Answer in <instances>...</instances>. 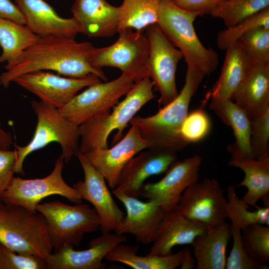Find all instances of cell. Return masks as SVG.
Listing matches in <instances>:
<instances>
[{"label":"cell","instance_id":"20","mask_svg":"<svg viewBox=\"0 0 269 269\" xmlns=\"http://www.w3.org/2000/svg\"><path fill=\"white\" fill-rule=\"evenodd\" d=\"M71 11L79 33L89 37H105L118 32L119 6L106 0H74Z\"/></svg>","mask_w":269,"mask_h":269},{"label":"cell","instance_id":"12","mask_svg":"<svg viewBox=\"0 0 269 269\" xmlns=\"http://www.w3.org/2000/svg\"><path fill=\"white\" fill-rule=\"evenodd\" d=\"M227 204L219 182L205 178L187 187L176 209L185 218L212 228L226 222Z\"/></svg>","mask_w":269,"mask_h":269},{"label":"cell","instance_id":"30","mask_svg":"<svg viewBox=\"0 0 269 269\" xmlns=\"http://www.w3.org/2000/svg\"><path fill=\"white\" fill-rule=\"evenodd\" d=\"M119 7L118 33L125 29L142 31L157 23L159 0H123Z\"/></svg>","mask_w":269,"mask_h":269},{"label":"cell","instance_id":"41","mask_svg":"<svg viewBox=\"0 0 269 269\" xmlns=\"http://www.w3.org/2000/svg\"><path fill=\"white\" fill-rule=\"evenodd\" d=\"M226 0H173L178 6L190 11H202L207 14L212 8Z\"/></svg>","mask_w":269,"mask_h":269},{"label":"cell","instance_id":"34","mask_svg":"<svg viewBox=\"0 0 269 269\" xmlns=\"http://www.w3.org/2000/svg\"><path fill=\"white\" fill-rule=\"evenodd\" d=\"M269 28V7L239 22L234 26L221 30L217 36L218 48L226 50L244 34L256 28Z\"/></svg>","mask_w":269,"mask_h":269},{"label":"cell","instance_id":"18","mask_svg":"<svg viewBox=\"0 0 269 269\" xmlns=\"http://www.w3.org/2000/svg\"><path fill=\"white\" fill-rule=\"evenodd\" d=\"M176 152L165 149L148 148L131 158L122 169L116 189L131 197L141 196L144 181L166 172L176 161Z\"/></svg>","mask_w":269,"mask_h":269},{"label":"cell","instance_id":"37","mask_svg":"<svg viewBox=\"0 0 269 269\" xmlns=\"http://www.w3.org/2000/svg\"><path fill=\"white\" fill-rule=\"evenodd\" d=\"M250 145L256 159L269 155V108L250 120Z\"/></svg>","mask_w":269,"mask_h":269},{"label":"cell","instance_id":"15","mask_svg":"<svg viewBox=\"0 0 269 269\" xmlns=\"http://www.w3.org/2000/svg\"><path fill=\"white\" fill-rule=\"evenodd\" d=\"M202 160L195 155L176 161L161 180L143 185L141 196L156 203L165 212L176 209L184 190L198 181Z\"/></svg>","mask_w":269,"mask_h":269},{"label":"cell","instance_id":"13","mask_svg":"<svg viewBox=\"0 0 269 269\" xmlns=\"http://www.w3.org/2000/svg\"><path fill=\"white\" fill-rule=\"evenodd\" d=\"M101 82L94 75L82 78L64 77L42 70L21 75L12 81L38 97L45 104L58 109L83 88Z\"/></svg>","mask_w":269,"mask_h":269},{"label":"cell","instance_id":"16","mask_svg":"<svg viewBox=\"0 0 269 269\" xmlns=\"http://www.w3.org/2000/svg\"><path fill=\"white\" fill-rule=\"evenodd\" d=\"M147 141L134 125L119 141L111 147L99 148L83 153L87 161L105 178L112 189L116 188L120 173L130 159L149 148Z\"/></svg>","mask_w":269,"mask_h":269},{"label":"cell","instance_id":"9","mask_svg":"<svg viewBox=\"0 0 269 269\" xmlns=\"http://www.w3.org/2000/svg\"><path fill=\"white\" fill-rule=\"evenodd\" d=\"M64 162L61 154L51 173L44 178L25 179L13 177L0 198L6 203L20 206L33 213H36V206L43 198L54 195L63 196L75 204H81L83 199L79 193L63 178Z\"/></svg>","mask_w":269,"mask_h":269},{"label":"cell","instance_id":"27","mask_svg":"<svg viewBox=\"0 0 269 269\" xmlns=\"http://www.w3.org/2000/svg\"><path fill=\"white\" fill-rule=\"evenodd\" d=\"M229 165L241 169L244 178L237 186H245L247 192L241 198L248 206L257 207L258 202L269 196V155L258 159H230Z\"/></svg>","mask_w":269,"mask_h":269},{"label":"cell","instance_id":"44","mask_svg":"<svg viewBox=\"0 0 269 269\" xmlns=\"http://www.w3.org/2000/svg\"><path fill=\"white\" fill-rule=\"evenodd\" d=\"M12 143V136L10 133L1 128L0 125V148L8 149Z\"/></svg>","mask_w":269,"mask_h":269},{"label":"cell","instance_id":"3","mask_svg":"<svg viewBox=\"0 0 269 269\" xmlns=\"http://www.w3.org/2000/svg\"><path fill=\"white\" fill-rule=\"evenodd\" d=\"M205 13L202 11H190L176 5L173 0H159L157 24L161 31L183 55L187 67L209 75L217 69V53L205 47L195 32L193 22L197 17Z\"/></svg>","mask_w":269,"mask_h":269},{"label":"cell","instance_id":"11","mask_svg":"<svg viewBox=\"0 0 269 269\" xmlns=\"http://www.w3.org/2000/svg\"><path fill=\"white\" fill-rule=\"evenodd\" d=\"M145 29L150 43L148 77L153 83L154 92L160 94L159 106L164 107L178 95L176 72L183 55L170 42L156 23Z\"/></svg>","mask_w":269,"mask_h":269},{"label":"cell","instance_id":"7","mask_svg":"<svg viewBox=\"0 0 269 269\" xmlns=\"http://www.w3.org/2000/svg\"><path fill=\"white\" fill-rule=\"evenodd\" d=\"M36 210L45 219L54 251L67 244L79 246L85 234L100 227L96 210L88 204L71 206L54 201L39 203Z\"/></svg>","mask_w":269,"mask_h":269},{"label":"cell","instance_id":"24","mask_svg":"<svg viewBox=\"0 0 269 269\" xmlns=\"http://www.w3.org/2000/svg\"><path fill=\"white\" fill-rule=\"evenodd\" d=\"M209 108L233 130L235 141L227 146L230 159L255 158L250 145V120L246 113L231 99H211Z\"/></svg>","mask_w":269,"mask_h":269},{"label":"cell","instance_id":"39","mask_svg":"<svg viewBox=\"0 0 269 269\" xmlns=\"http://www.w3.org/2000/svg\"><path fill=\"white\" fill-rule=\"evenodd\" d=\"M232 248L226 259V269H267L268 267L253 261L245 250L241 239V231L231 226Z\"/></svg>","mask_w":269,"mask_h":269},{"label":"cell","instance_id":"25","mask_svg":"<svg viewBox=\"0 0 269 269\" xmlns=\"http://www.w3.org/2000/svg\"><path fill=\"white\" fill-rule=\"evenodd\" d=\"M252 61L237 41L226 50L221 72L206 99H231L248 74Z\"/></svg>","mask_w":269,"mask_h":269},{"label":"cell","instance_id":"5","mask_svg":"<svg viewBox=\"0 0 269 269\" xmlns=\"http://www.w3.org/2000/svg\"><path fill=\"white\" fill-rule=\"evenodd\" d=\"M0 243L17 253L34 255L44 259L53 249L42 214L6 203L0 198Z\"/></svg>","mask_w":269,"mask_h":269},{"label":"cell","instance_id":"26","mask_svg":"<svg viewBox=\"0 0 269 269\" xmlns=\"http://www.w3.org/2000/svg\"><path fill=\"white\" fill-rule=\"evenodd\" d=\"M231 237V225L226 222L197 236L191 244L196 269H225L226 251Z\"/></svg>","mask_w":269,"mask_h":269},{"label":"cell","instance_id":"32","mask_svg":"<svg viewBox=\"0 0 269 269\" xmlns=\"http://www.w3.org/2000/svg\"><path fill=\"white\" fill-rule=\"evenodd\" d=\"M268 7L269 0H226L207 14L222 19L229 27Z\"/></svg>","mask_w":269,"mask_h":269},{"label":"cell","instance_id":"29","mask_svg":"<svg viewBox=\"0 0 269 269\" xmlns=\"http://www.w3.org/2000/svg\"><path fill=\"white\" fill-rule=\"evenodd\" d=\"M39 37L26 25L0 17V63H11Z\"/></svg>","mask_w":269,"mask_h":269},{"label":"cell","instance_id":"21","mask_svg":"<svg viewBox=\"0 0 269 269\" xmlns=\"http://www.w3.org/2000/svg\"><path fill=\"white\" fill-rule=\"evenodd\" d=\"M25 19V25L39 36H57L74 39L79 33L73 18L60 16L44 0H14Z\"/></svg>","mask_w":269,"mask_h":269},{"label":"cell","instance_id":"6","mask_svg":"<svg viewBox=\"0 0 269 269\" xmlns=\"http://www.w3.org/2000/svg\"><path fill=\"white\" fill-rule=\"evenodd\" d=\"M37 117L33 136L26 145H15L17 159L15 173L24 174L23 164L31 153L42 148L51 142L59 144L64 162L68 163L79 150L80 134L78 127L73 125L60 113L58 109L50 107L42 101L31 102Z\"/></svg>","mask_w":269,"mask_h":269},{"label":"cell","instance_id":"14","mask_svg":"<svg viewBox=\"0 0 269 269\" xmlns=\"http://www.w3.org/2000/svg\"><path fill=\"white\" fill-rule=\"evenodd\" d=\"M75 155L83 170L84 180L73 184L72 187L83 199L93 206L100 221L102 233H111L112 231L116 233L122 225L125 213L113 198L103 176L79 150Z\"/></svg>","mask_w":269,"mask_h":269},{"label":"cell","instance_id":"4","mask_svg":"<svg viewBox=\"0 0 269 269\" xmlns=\"http://www.w3.org/2000/svg\"><path fill=\"white\" fill-rule=\"evenodd\" d=\"M153 87L151 79L144 78L134 83L125 98L113 107L112 112L103 113L80 125L79 150L85 153L96 148H107L109 136L115 130L117 133L113 142L119 141L124 129L136 113L155 98Z\"/></svg>","mask_w":269,"mask_h":269},{"label":"cell","instance_id":"38","mask_svg":"<svg viewBox=\"0 0 269 269\" xmlns=\"http://www.w3.org/2000/svg\"><path fill=\"white\" fill-rule=\"evenodd\" d=\"M46 260L36 255L14 252L0 243V269H45Z\"/></svg>","mask_w":269,"mask_h":269},{"label":"cell","instance_id":"42","mask_svg":"<svg viewBox=\"0 0 269 269\" xmlns=\"http://www.w3.org/2000/svg\"><path fill=\"white\" fill-rule=\"evenodd\" d=\"M0 17L25 25V18L11 0H0Z\"/></svg>","mask_w":269,"mask_h":269},{"label":"cell","instance_id":"8","mask_svg":"<svg viewBox=\"0 0 269 269\" xmlns=\"http://www.w3.org/2000/svg\"><path fill=\"white\" fill-rule=\"evenodd\" d=\"M118 33L119 38L115 43L94 49L90 57L92 65L99 69L118 68L134 83L148 77L150 43L148 37L142 31H134L132 29H125Z\"/></svg>","mask_w":269,"mask_h":269},{"label":"cell","instance_id":"40","mask_svg":"<svg viewBox=\"0 0 269 269\" xmlns=\"http://www.w3.org/2000/svg\"><path fill=\"white\" fill-rule=\"evenodd\" d=\"M16 150L0 148V196L9 185L15 173Z\"/></svg>","mask_w":269,"mask_h":269},{"label":"cell","instance_id":"1","mask_svg":"<svg viewBox=\"0 0 269 269\" xmlns=\"http://www.w3.org/2000/svg\"><path fill=\"white\" fill-rule=\"evenodd\" d=\"M96 47L90 42H78L74 39L57 36H39L12 62L6 64L5 71L0 74V85L9 87L16 77L39 70H52L69 77L82 78L91 75L106 82L102 69L90 62Z\"/></svg>","mask_w":269,"mask_h":269},{"label":"cell","instance_id":"2","mask_svg":"<svg viewBox=\"0 0 269 269\" xmlns=\"http://www.w3.org/2000/svg\"><path fill=\"white\" fill-rule=\"evenodd\" d=\"M206 75L193 68L187 67L184 85L177 96L162 107L155 114L134 117L130 124L138 130L147 141L149 148L165 149L175 152L187 146L180 130L188 113L189 105Z\"/></svg>","mask_w":269,"mask_h":269},{"label":"cell","instance_id":"10","mask_svg":"<svg viewBox=\"0 0 269 269\" xmlns=\"http://www.w3.org/2000/svg\"><path fill=\"white\" fill-rule=\"evenodd\" d=\"M134 83L131 77L122 73L111 81L88 86L58 110L63 117L79 127L91 119L110 111Z\"/></svg>","mask_w":269,"mask_h":269},{"label":"cell","instance_id":"31","mask_svg":"<svg viewBox=\"0 0 269 269\" xmlns=\"http://www.w3.org/2000/svg\"><path fill=\"white\" fill-rule=\"evenodd\" d=\"M226 217L231 226L242 230L253 224L269 226V206L264 205L253 211L249 210L248 205L238 196L234 186H230L227 189Z\"/></svg>","mask_w":269,"mask_h":269},{"label":"cell","instance_id":"35","mask_svg":"<svg viewBox=\"0 0 269 269\" xmlns=\"http://www.w3.org/2000/svg\"><path fill=\"white\" fill-rule=\"evenodd\" d=\"M238 41L251 59L269 64V28L253 29L242 35Z\"/></svg>","mask_w":269,"mask_h":269},{"label":"cell","instance_id":"28","mask_svg":"<svg viewBox=\"0 0 269 269\" xmlns=\"http://www.w3.org/2000/svg\"><path fill=\"white\" fill-rule=\"evenodd\" d=\"M139 246L119 244L106 256L112 262L125 264L134 269H175L181 264L183 250L165 256L138 255Z\"/></svg>","mask_w":269,"mask_h":269},{"label":"cell","instance_id":"33","mask_svg":"<svg viewBox=\"0 0 269 269\" xmlns=\"http://www.w3.org/2000/svg\"><path fill=\"white\" fill-rule=\"evenodd\" d=\"M243 247L251 258L264 264L269 260V226L253 224L241 230Z\"/></svg>","mask_w":269,"mask_h":269},{"label":"cell","instance_id":"36","mask_svg":"<svg viewBox=\"0 0 269 269\" xmlns=\"http://www.w3.org/2000/svg\"><path fill=\"white\" fill-rule=\"evenodd\" d=\"M211 128L210 118L201 107L188 113L181 125L180 133L183 139L189 144L203 139Z\"/></svg>","mask_w":269,"mask_h":269},{"label":"cell","instance_id":"22","mask_svg":"<svg viewBox=\"0 0 269 269\" xmlns=\"http://www.w3.org/2000/svg\"><path fill=\"white\" fill-rule=\"evenodd\" d=\"M207 228L202 223L185 218L176 209L169 211L165 213L159 225L148 254H171L174 246L191 245L195 238Z\"/></svg>","mask_w":269,"mask_h":269},{"label":"cell","instance_id":"43","mask_svg":"<svg viewBox=\"0 0 269 269\" xmlns=\"http://www.w3.org/2000/svg\"><path fill=\"white\" fill-rule=\"evenodd\" d=\"M183 250V256L180 268L181 269H196V261L190 249L185 247Z\"/></svg>","mask_w":269,"mask_h":269},{"label":"cell","instance_id":"23","mask_svg":"<svg viewBox=\"0 0 269 269\" xmlns=\"http://www.w3.org/2000/svg\"><path fill=\"white\" fill-rule=\"evenodd\" d=\"M252 61L248 74L231 98L250 120L269 108V64Z\"/></svg>","mask_w":269,"mask_h":269},{"label":"cell","instance_id":"19","mask_svg":"<svg viewBox=\"0 0 269 269\" xmlns=\"http://www.w3.org/2000/svg\"><path fill=\"white\" fill-rule=\"evenodd\" d=\"M112 193L124 205L127 212L116 233L131 234L142 244L152 243L165 211L153 201L142 202L116 188Z\"/></svg>","mask_w":269,"mask_h":269},{"label":"cell","instance_id":"17","mask_svg":"<svg viewBox=\"0 0 269 269\" xmlns=\"http://www.w3.org/2000/svg\"><path fill=\"white\" fill-rule=\"evenodd\" d=\"M124 234L105 233L92 239L89 248L76 251L73 246L65 245L51 253L45 259L50 269H105L107 264L103 262L108 253L118 244L125 243Z\"/></svg>","mask_w":269,"mask_h":269}]
</instances>
